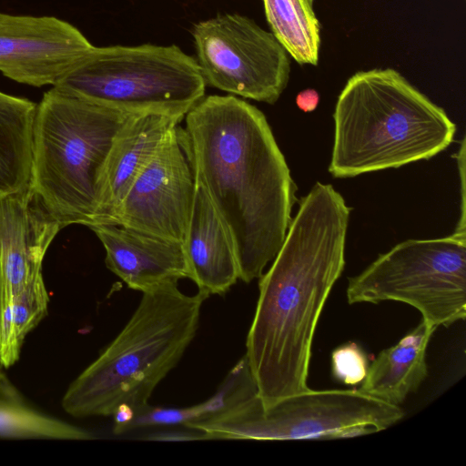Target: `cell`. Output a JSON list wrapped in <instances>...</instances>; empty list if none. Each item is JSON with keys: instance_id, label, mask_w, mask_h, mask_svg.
<instances>
[{"instance_id": "9", "label": "cell", "mask_w": 466, "mask_h": 466, "mask_svg": "<svg viewBox=\"0 0 466 466\" xmlns=\"http://www.w3.org/2000/svg\"><path fill=\"white\" fill-rule=\"evenodd\" d=\"M193 36L206 86L258 102L278 101L288 85L290 64L271 32L234 14L198 23Z\"/></svg>"}, {"instance_id": "21", "label": "cell", "mask_w": 466, "mask_h": 466, "mask_svg": "<svg viewBox=\"0 0 466 466\" xmlns=\"http://www.w3.org/2000/svg\"><path fill=\"white\" fill-rule=\"evenodd\" d=\"M369 366L367 354L355 342L345 343L331 353L332 376L345 385L356 386L362 382Z\"/></svg>"}, {"instance_id": "13", "label": "cell", "mask_w": 466, "mask_h": 466, "mask_svg": "<svg viewBox=\"0 0 466 466\" xmlns=\"http://www.w3.org/2000/svg\"><path fill=\"white\" fill-rule=\"evenodd\" d=\"M89 228L105 248L107 268L131 289L144 293L190 277L183 243L115 224Z\"/></svg>"}, {"instance_id": "19", "label": "cell", "mask_w": 466, "mask_h": 466, "mask_svg": "<svg viewBox=\"0 0 466 466\" xmlns=\"http://www.w3.org/2000/svg\"><path fill=\"white\" fill-rule=\"evenodd\" d=\"M314 0H263L271 33L300 65L316 66L320 47V25Z\"/></svg>"}, {"instance_id": "18", "label": "cell", "mask_w": 466, "mask_h": 466, "mask_svg": "<svg viewBox=\"0 0 466 466\" xmlns=\"http://www.w3.org/2000/svg\"><path fill=\"white\" fill-rule=\"evenodd\" d=\"M0 437L82 441L92 434L32 407L0 370Z\"/></svg>"}, {"instance_id": "12", "label": "cell", "mask_w": 466, "mask_h": 466, "mask_svg": "<svg viewBox=\"0 0 466 466\" xmlns=\"http://www.w3.org/2000/svg\"><path fill=\"white\" fill-rule=\"evenodd\" d=\"M60 229L29 185L0 197V271L6 294L43 277L44 257Z\"/></svg>"}, {"instance_id": "3", "label": "cell", "mask_w": 466, "mask_h": 466, "mask_svg": "<svg viewBox=\"0 0 466 466\" xmlns=\"http://www.w3.org/2000/svg\"><path fill=\"white\" fill-rule=\"evenodd\" d=\"M208 298L187 295L177 285L142 293L120 332L70 383L63 410L76 418L107 417L122 405L134 413L148 406L193 341Z\"/></svg>"}, {"instance_id": "22", "label": "cell", "mask_w": 466, "mask_h": 466, "mask_svg": "<svg viewBox=\"0 0 466 466\" xmlns=\"http://www.w3.org/2000/svg\"><path fill=\"white\" fill-rule=\"evenodd\" d=\"M144 440L157 441H183L212 440L202 431L183 426V429H166L147 434Z\"/></svg>"}, {"instance_id": "16", "label": "cell", "mask_w": 466, "mask_h": 466, "mask_svg": "<svg viewBox=\"0 0 466 466\" xmlns=\"http://www.w3.org/2000/svg\"><path fill=\"white\" fill-rule=\"evenodd\" d=\"M435 330L436 328L422 319L397 344L381 350L369 366L358 390L400 406L427 377L426 351Z\"/></svg>"}, {"instance_id": "8", "label": "cell", "mask_w": 466, "mask_h": 466, "mask_svg": "<svg viewBox=\"0 0 466 466\" xmlns=\"http://www.w3.org/2000/svg\"><path fill=\"white\" fill-rule=\"evenodd\" d=\"M466 228L444 238L409 239L349 279L350 304L400 301L434 328L466 317Z\"/></svg>"}, {"instance_id": "20", "label": "cell", "mask_w": 466, "mask_h": 466, "mask_svg": "<svg viewBox=\"0 0 466 466\" xmlns=\"http://www.w3.org/2000/svg\"><path fill=\"white\" fill-rule=\"evenodd\" d=\"M48 302L43 277L15 294H6L0 332V366L9 368L18 360L25 338L46 317Z\"/></svg>"}, {"instance_id": "7", "label": "cell", "mask_w": 466, "mask_h": 466, "mask_svg": "<svg viewBox=\"0 0 466 466\" xmlns=\"http://www.w3.org/2000/svg\"><path fill=\"white\" fill-rule=\"evenodd\" d=\"M404 417L398 405L357 390L305 391L264 407L258 394L189 428L212 440H330L381 431Z\"/></svg>"}, {"instance_id": "5", "label": "cell", "mask_w": 466, "mask_h": 466, "mask_svg": "<svg viewBox=\"0 0 466 466\" xmlns=\"http://www.w3.org/2000/svg\"><path fill=\"white\" fill-rule=\"evenodd\" d=\"M129 116L53 86L37 104L29 187L62 228L95 224L102 172Z\"/></svg>"}, {"instance_id": "10", "label": "cell", "mask_w": 466, "mask_h": 466, "mask_svg": "<svg viewBox=\"0 0 466 466\" xmlns=\"http://www.w3.org/2000/svg\"><path fill=\"white\" fill-rule=\"evenodd\" d=\"M177 128L135 179L107 224L184 242L196 183Z\"/></svg>"}, {"instance_id": "14", "label": "cell", "mask_w": 466, "mask_h": 466, "mask_svg": "<svg viewBox=\"0 0 466 466\" xmlns=\"http://www.w3.org/2000/svg\"><path fill=\"white\" fill-rule=\"evenodd\" d=\"M182 120L158 113L128 116L114 140L102 172L94 225L109 223L135 179Z\"/></svg>"}, {"instance_id": "2", "label": "cell", "mask_w": 466, "mask_h": 466, "mask_svg": "<svg viewBox=\"0 0 466 466\" xmlns=\"http://www.w3.org/2000/svg\"><path fill=\"white\" fill-rule=\"evenodd\" d=\"M350 208L330 184L299 201L285 240L258 282L246 354L264 407L309 390L315 329L345 267Z\"/></svg>"}, {"instance_id": "6", "label": "cell", "mask_w": 466, "mask_h": 466, "mask_svg": "<svg viewBox=\"0 0 466 466\" xmlns=\"http://www.w3.org/2000/svg\"><path fill=\"white\" fill-rule=\"evenodd\" d=\"M53 87L127 115L185 117L205 95L198 63L178 46L96 47Z\"/></svg>"}, {"instance_id": "15", "label": "cell", "mask_w": 466, "mask_h": 466, "mask_svg": "<svg viewBox=\"0 0 466 466\" xmlns=\"http://www.w3.org/2000/svg\"><path fill=\"white\" fill-rule=\"evenodd\" d=\"M195 183L191 217L183 242L189 279L208 297L224 295L239 279L234 242L208 195Z\"/></svg>"}, {"instance_id": "24", "label": "cell", "mask_w": 466, "mask_h": 466, "mask_svg": "<svg viewBox=\"0 0 466 466\" xmlns=\"http://www.w3.org/2000/svg\"><path fill=\"white\" fill-rule=\"evenodd\" d=\"M5 296H6V294H5V284H4L3 278L1 275V271H0V332H1V322H2V316H3V309H4Z\"/></svg>"}, {"instance_id": "11", "label": "cell", "mask_w": 466, "mask_h": 466, "mask_svg": "<svg viewBox=\"0 0 466 466\" xmlns=\"http://www.w3.org/2000/svg\"><path fill=\"white\" fill-rule=\"evenodd\" d=\"M93 48L76 26L57 17L0 12V72L18 83L54 86Z\"/></svg>"}, {"instance_id": "1", "label": "cell", "mask_w": 466, "mask_h": 466, "mask_svg": "<svg viewBox=\"0 0 466 466\" xmlns=\"http://www.w3.org/2000/svg\"><path fill=\"white\" fill-rule=\"evenodd\" d=\"M177 126L179 144L234 242L239 279H259L279 251L297 186L264 114L233 95L204 96Z\"/></svg>"}, {"instance_id": "4", "label": "cell", "mask_w": 466, "mask_h": 466, "mask_svg": "<svg viewBox=\"0 0 466 466\" xmlns=\"http://www.w3.org/2000/svg\"><path fill=\"white\" fill-rule=\"evenodd\" d=\"M333 118L329 171L337 178L429 159L450 146L456 131L445 111L393 68L350 76Z\"/></svg>"}, {"instance_id": "17", "label": "cell", "mask_w": 466, "mask_h": 466, "mask_svg": "<svg viewBox=\"0 0 466 466\" xmlns=\"http://www.w3.org/2000/svg\"><path fill=\"white\" fill-rule=\"evenodd\" d=\"M37 104L0 91V197L28 187Z\"/></svg>"}, {"instance_id": "23", "label": "cell", "mask_w": 466, "mask_h": 466, "mask_svg": "<svg viewBox=\"0 0 466 466\" xmlns=\"http://www.w3.org/2000/svg\"><path fill=\"white\" fill-rule=\"evenodd\" d=\"M319 102V93L312 88L300 91L296 96V104L303 112L309 113L314 111Z\"/></svg>"}]
</instances>
